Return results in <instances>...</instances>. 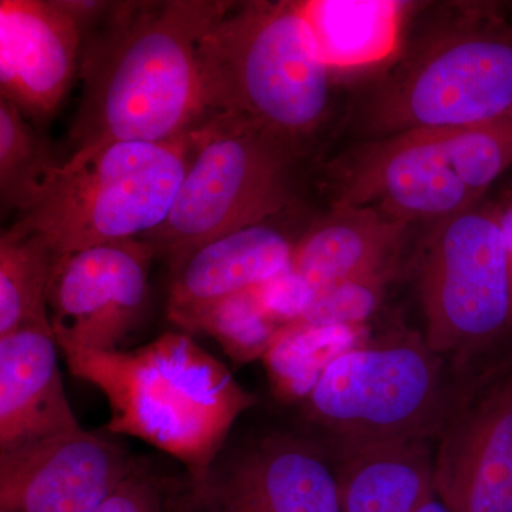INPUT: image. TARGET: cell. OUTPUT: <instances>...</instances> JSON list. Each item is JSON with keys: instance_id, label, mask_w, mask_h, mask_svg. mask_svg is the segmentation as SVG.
<instances>
[{"instance_id": "obj_10", "label": "cell", "mask_w": 512, "mask_h": 512, "mask_svg": "<svg viewBox=\"0 0 512 512\" xmlns=\"http://www.w3.org/2000/svg\"><path fill=\"white\" fill-rule=\"evenodd\" d=\"M434 453L437 495L450 512H512V362L461 376Z\"/></svg>"}, {"instance_id": "obj_23", "label": "cell", "mask_w": 512, "mask_h": 512, "mask_svg": "<svg viewBox=\"0 0 512 512\" xmlns=\"http://www.w3.org/2000/svg\"><path fill=\"white\" fill-rule=\"evenodd\" d=\"M181 329L211 336L238 363L264 356L281 330L262 306L258 288L212 303L188 319Z\"/></svg>"}, {"instance_id": "obj_25", "label": "cell", "mask_w": 512, "mask_h": 512, "mask_svg": "<svg viewBox=\"0 0 512 512\" xmlns=\"http://www.w3.org/2000/svg\"><path fill=\"white\" fill-rule=\"evenodd\" d=\"M389 274L342 282L316 293L312 305L299 319L309 326H355L369 318L379 305Z\"/></svg>"}, {"instance_id": "obj_20", "label": "cell", "mask_w": 512, "mask_h": 512, "mask_svg": "<svg viewBox=\"0 0 512 512\" xmlns=\"http://www.w3.org/2000/svg\"><path fill=\"white\" fill-rule=\"evenodd\" d=\"M63 256L46 238L15 222L0 237V336L50 325L47 298Z\"/></svg>"}, {"instance_id": "obj_18", "label": "cell", "mask_w": 512, "mask_h": 512, "mask_svg": "<svg viewBox=\"0 0 512 512\" xmlns=\"http://www.w3.org/2000/svg\"><path fill=\"white\" fill-rule=\"evenodd\" d=\"M312 45L330 72L372 67L402 49L410 3L397 0L299 2Z\"/></svg>"}, {"instance_id": "obj_1", "label": "cell", "mask_w": 512, "mask_h": 512, "mask_svg": "<svg viewBox=\"0 0 512 512\" xmlns=\"http://www.w3.org/2000/svg\"><path fill=\"white\" fill-rule=\"evenodd\" d=\"M231 0L111 2L84 35L73 151L163 143L205 117L198 49Z\"/></svg>"}, {"instance_id": "obj_29", "label": "cell", "mask_w": 512, "mask_h": 512, "mask_svg": "<svg viewBox=\"0 0 512 512\" xmlns=\"http://www.w3.org/2000/svg\"><path fill=\"white\" fill-rule=\"evenodd\" d=\"M417 512H450L448 511L447 505L443 503V501L440 500L439 495H437L436 498H433V500L430 501V503H427L424 505L421 510Z\"/></svg>"}, {"instance_id": "obj_12", "label": "cell", "mask_w": 512, "mask_h": 512, "mask_svg": "<svg viewBox=\"0 0 512 512\" xmlns=\"http://www.w3.org/2000/svg\"><path fill=\"white\" fill-rule=\"evenodd\" d=\"M448 130L406 131L357 148L333 165V204L372 208L404 225L441 221L474 207L478 202L451 167Z\"/></svg>"}, {"instance_id": "obj_14", "label": "cell", "mask_w": 512, "mask_h": 512, "mask_svg": "<svg viewBox=\"0 0 512 512\" xmlns=\"http://www.w3.org/2000/svg\"><path fill=\"white\" fill-rule=\"evenodd\" d=\"M87 26L73 0L0 2V96L40 124L79 74Z\"/></svg>"}, {"instance_id": "obj_30", "label": "cell", "mask_w": 512, "mask_h": 512, "mask_svg": "<svg viewBox=\"0 0 512 512\" xmlns=\"http://www.w3.org/2000/svg\"><path fill=\"white\" fill-rule=\"evenodd\" d=\"M175 491H177V488H175ZM170 512H178L177 505H175V493H174V497H173V503H171Z\"/></svg>"}, {"instance_id": "obj_5", "label": "cell", "mask_w": 512, "mask_h": 512, "mask_svg": "<svg viewBox=\"0 0 512 512\" xmlns=\"http://www.w3.org/2000/svg\"><path fill=\"white\" fill-rule=\"evenodd\" d=\"M453 9L370 94L362 120L373 137L473 126L512 110V22L503 6Z\"/></svg>"}, {"instance_id": "obj_9", "label": "cell", "mask_w": 512, "mask_h": 512, "mask_svg": "<svg viewBox=\"0 0 512 512\" xmlns=\"http://www.w3.org/2000/svg\"><path fill=\"white\" fill-rule=\"evenodd\" d=\"M178 512H342L338 463L295 424L229 434L204 474L178 480Z\"/></svg>"}, {"instance_id": "obj_26", "label": "cell", "mask_w": 512, "mask_h": 512, "mask_svg": "<svg viewBox=\"0 0 512 512\" xmlns=\"http://www.w3.org/2000/svg\"><path fill=\"white\" fill-rule=\"evenodd\" d=\"M178 478L140 458L130 477L92 512H170Z\"/></svg>"}, {"instance_id": "obj_2", "label": "cell", "mask_w": 512, "mask_h": 512, "mask_svg": "<svg viewBox=\"0 0 512 512\" xmlns=\"http://www.w3.org/2000/svg\"><path fill=\"white\" fill-rule=\"evenodd\" d=\"M62 353L74 376L106 396L109 433L171 454L190 478L207 471L235 421L256 404L188 333H164L136 350Z\"/></svg>"}, {"instance_id": "obj_24", "label": "cell", "mask_w": 512, "mask_h": 512, "mask_svg": "<svg viewBox=\"0 0 512 512\" xmlns=\"http://www.w3.org/2000/svg\"><path fill=\"white\" fill-rule=\"evenodd\" d=\"M448 157L477 202L512 165V110L473 126L450 128Z\"/></svg>"}, {"instance_id": "obj_11", "label": "cell", "mask_w": 512, "mask_h": 512, "mask_svg": "<svg viewBox=\"0 0 512 512\" xmlns=\"http://www.w3.org/2000/svg\"><path fill=\"white\" fill-rule=\"evenodd\" d=\"M154 258L156 252L143 239L64 255L47 298L60 350H121L146 316Z\"/></svg>"}, {"instance_id": "obj_19", "label": "cell", "mask_w": 512, "mask_h": 512, "mask_svg": "<svg viewBox=\"0 0 512 512\" xmlns=\"http://www.w3.org/2000/svg\"><path fill=\"white\" fill-rule=\"evenodd\" d=\"M342 512H417L437 497L429 441L369 448L338 463Z\"/></svg>"}, {"instance_id": "obj_17", "label": "cell", "mask_w": 512, "mask_h": 512, "mask_svg": "<svg viewBox=\"0 0 512 512\" xmlns=\"http://www.w3.org/2000/svg\"><path fill=\"white\" fill-rule=\"evenodd\" d=\"M406 225L372 208L333 204L332 211L303 231L291 268L316 293L323 289L389 274Z\"/></svg>"}, {"instance_id": "obj_16", "label": "cell", "mask_w": 512, "mask_h": 512, "mask_svg": "<svg viewBox=\"0 0 512 512\" xmlns=\"http://www.w3.org/2000/svg\"><path fill=\"white\" fill-rule=\"evenodd\" d=\"M50 325L0 336V451L79 429Z\"/></svg>"}, {"instance_id": "obj_28", "label": "cell", "mask_w": 512, "mask_h": 512, "mask_svg": "<svg viewBox=\"0 0 512 512\" xmlns=\"http://www.w3.org/2000/svg\"><path fill=\"white\" fill-rule=\"evenodd\" d=\"M495 205H497L498 220H500L512 262V188L504 195L503 201Z\"/></svg>"}, {"instance_id": "obj_8", "label": "cell", "mask_w": 512, "mask_h": 512, "mask_svg": "<svg viewBox=\"0 0 512 512\" xmlns=\"http://www.w3.org/2000/svg\"><path fill=\"white\" fill-rule=\"evenodd\" d=\"M417 282L427 348L460 375L484 365L512 329V262L497 205L437 221Z\"/></svg>"}, {"instance_id": "obj_22", "label": "cell", "mask_w": 512, "mask_h": 512, "mask_svg": "<svg viewBox=\"0 0 512 512\" xmlns=\"http://www.w3.org/2000/svg\"><path fill=\"white\" fill-rule=\"evenodd\" d=\"M60 163L39 127L0 97V202L3 212L32 207Z\"/></svg>"}, {"instance_id": "obj_21", "label": "cell", "mask_w": 512, "mask_h": 512, "mask_svg": "<svg viewBox=\"0 0 512 512\" xmlns=\"http://www.w3.org/2000/svg\"><path fill=\"white\" fill-rule=\"evenodd\" d=\"M355 340L353 326H284L264 355L278 396L291 404L301 402L312 392L326 366L348 352Z\"/></svg>"}, {"instance_id": "obj_4", "label": "cell", "mask_w": 512, "mask_h": 512, "mask_svg": "<svg viewBox=\"0 0 512 512\" xmlns=\"http://www.w3.org/2000/svg\"><path fill=\"white\" fill-rule=\"evenodd\" d=\"M461 375L421 335L350 349L323 370L292 423L336 463L387 444L437 440Z\"/></svg>"}, {"instance_id": "obj_7", "label": "cell", "mask_w": 512, "mask_h": 512, "mask_svg": "<svg viewBox=\"0 0 512 512\" xmlns=\"http://www.w3.org/2000/svg\"><path fill=\"white\" fill-rule=\"evenodd\" d=\"M167 220L141 238L174 271L195 249L296 204L303 154L251 124L208 117Z\"/></svg>"}, {"instance_id": "obj_3", "label": "cell", "mask_w": 512, "mask_h": 512, "mask_svg": "<svg viewBox=\"0 0 512 512\" xmlns=\"http://www.w3.org/2000/svg\"><path fill=\"white\" fill-rule=\"evenodd\" d=\"M205 117L251 124L306 156L328 121L332 72L299 2H235L198 49Z\"/></svg>"}, {"instance_id": "obj_27", "label": "cell", "mask_w": 512, "mask_h": 512, "mask_svg": "<svg viewBox=\"0 0 512 512\" xmlns=\"http://www.w3.org/2000/svg\"><path fill=\"white\" fill-rule=\"evenodd\" d=\"M258 293L269 318L281 329L302 319L315 299L311 285L291 266L271 281L258 286Z\"/></svg>"}, {"instance_id": "obj_6", "label": "cell", "mask_w": 512, "mask_h": 512, "mask_svg": "<svg viewBox=\"0 0 512 512\" xmlns=\"http://www.w3.org/2000/svg\"><path fill=\"white\" fill-rule=\"evenodd\" d=\"M192 144L191 131L163 143L123 141L73 151L16 222L62 256L144 238L167 220Z\"/></svg>"}, {"instance_id": "obj_15", "label": "cell", "mask_w": 512, "mask_h": 512, "mask_svg": "<svg viewBox=\"0 0 512 512\" xmlns=\"http://www.w3.org/2000/svg\"><path fill=\"white\" fill-rule=\"evenodd\" d=\"M279 217V215H278ZM237 229L195 249L171 271L167 313L178 328L202 309L258 288L291 266L299 237L276 218Z\"/></svg>"}, {"instance_id": "obj_13", "label": "cell", "mask_w": 512, "mask_h": 512, "mask_svg": "<svg viewBox=\"0 0 512 512\" xmlns=\"http://www.w3.org/2000/svg\"><path fill=\"white\" fill-rule=\"evenodd\" d=\"M116 437L79 427L0 451V512H92L140 461Z\"/></svg>"}]
</instances>
